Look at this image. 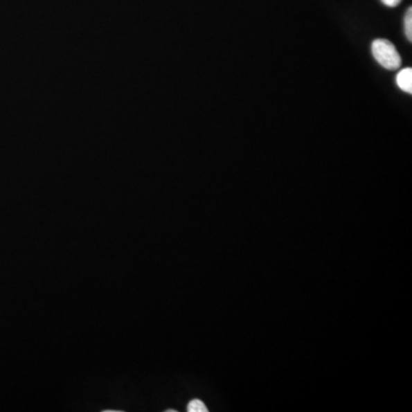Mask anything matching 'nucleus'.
Wrapping results in <instances>:
<instances>
[{"label":"nucleus","mask_w":412,"mask_h":412,"mask_svg":"<svg viewBox=\"0 0 412 412\" xmlns=\"http://www.w3.org/2000/svg\"><path fill=\"white\" fill-rule=\"evenodd\" d=\"M373 54L377 62L385 69L395 70L401 66V56L395 46L386 39H376L373 43Z\"/></svg>","instance_id":"obj_1"},{"label":"nucleus","mask_w":412,"mask_h":412,"mask_svg":"<svg viewBox=\"0 0 412 412\" xmlns=\"http://www.w3.org/2000/svg\"><path fill=\"white\" fill-rule=\"evenodd\" d=\"M103 412H122L120 410H105Z\"/></svg>","instance_id":"obj_6"},{"label":"nucleus","mask_w":412,"mask_h":412,"mask_svg":"<svg viewBox=\"0 0 412 412\" xmlns=\"http://www.w3.org/2000/svg\"><path fill=\"white\" fill-rule=\"evenodd\" d=\"M188 412H208V408L204 403L201 402V400L195 399L190 401L187 408Z\"/></svg>","instance_id":"obj_3"},{"label":"nucleus","mask_w":412,"mask_h":412,"mask_svg":"<svg viewBox=\"0 0 412 412\" xmlns=\"http://www.w3.org/2000/svg\"><path fill=\"white\" fill-rule=\"evenodd\" d=\"M396 82L399 85L400 89H402L403 92L412 93V69L411 68H406L400 71L399 75L396 77Z\"/></svg>","instance_id":"obj_2"},{"label":"nucleus","mask_w":412,"mask_h":412,"mask_svg":"<svg viewBox=\"0 0 412 412\" xmlns=\"http://www.w3.org/2000/svg\"><path fill=\"white\" fill-rule=\"evenodd\" d=\"M166 412H177V410H166Z\"/></svg>","instance_id":"obj_7"},{"label":"nucleus","mask_w":412,"mask_h":412,"mask_svg":"<svg viewBox=\"0 0 412 412\" xmlns=\"http://www.w3.org/2000/svg\"><path fill=\"white\" fill-rule=\"evenodd\" d=\"M404 27H406V38L409 42L412 40V10L409 8L406 12V21H404Z\"/></svg>","instance_id":"obj_4"},{"label":"nucleus","mask_w":412,"mask_h":412,"mask_svg":"<svg viewBox=\"0 0 412 412\" xmlns=\"http://www.w3.org/2000/svg\"><path fill=\"white\" fill-rule=\"evenodd\" d=\"M386 6L396 7L402 0H382Z\"/></svg>","instance_id":"obj_5"}]
</instances>
